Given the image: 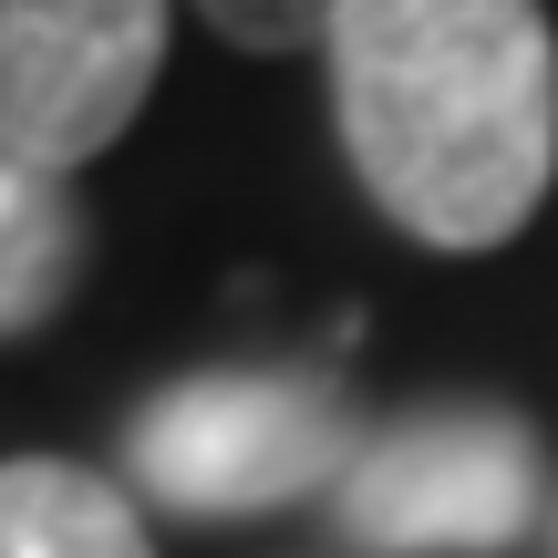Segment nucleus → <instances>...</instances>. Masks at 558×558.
<instances>
[{
	"label": "nucleus",
	"mask_w": 558,
	"mask_h": 558,
	"mask_svg": "<svg viewBox=\"0 0 558 558\" xmlns=\"http://www.w3.org/2000/svg\"><path fill=\"white\" fill-rule=\"evenodd\" d=\"M331 124L362 197L424 248H507L558 177V32L538 0H341Z\"/></svg>",
	"instance_id": "1"
},
{
	"label": "nucleus",
	"mask_w": 558,
	"mask_h": 558,
	"mask_svg": "<svg viewBox=\"0 0 558 558\" xmlns=\"http://www.w3.org/2000/svg\"><path fill=\"white\" fill-rule=\"evenodd\" d=\"M538 435L507 403H414L373 424L352 476L331 486V518L362 558H497L538 527Z\"/></svg>",
	"instance_id": "3"
},
{
	"label": "nucleus",
	"mask_w": 558,
	"mask_h": 558,
	"mask_svg": "<svg viewBox=\"0 0 558 558\" xmlns=\"http://www.w3.org/2000/svg\"><path fill=\"white\" fill-rule=\"evenodd\" d=\"M177 0H0V145L52 177L94 166L166 73Z\"/></svg>",
	"instance_id": "4"
},
{
	"label": "nucleus",
	"mask_w": 558,
	"mask_h": 558,
	"mask_svg": "<svg viewBox=\"0 0 558 558\" xmlns=\"http://www.w3.org/2000/svg\"><path fill=\"white\" fill-rule=\"evenodd\" d=\"M0 558H156V538L114 476L62 456H11L0 465Z\"/></svg>",
	"instance_id": "5"
},
{
	"label": "nucleus",
	"mask_w": 558,
	"mask_h": 558,
	"mask_svg": "<svg viewBox=\"0 0 558 558\" xmlns=\"http://www.w3.org/2000/svg\"><path fill=\"white\" fill-rule=\"evenodd\" d=\"M362 456V424L331 373L248 362V373H186L135 403L124 476L166 518H269V507L331 497Z\"/></svg>",
	"instance_id": "2"
},
{
	"label": "nucleus",
	"mask_w": 558,
	"mask_h": 558,
	"mask_svg": "<svg viewBox=\"0 0 558 558\" xmlns=\"http://www.w3.org/2000/svg\"><path fill=\"white\" fill-rule=\"evenodd\" d=\"M197 21H218L239 52H311L331 41L341 0H197Z\"/></svg>",
	"instance_id": "7"
},
{
	"label": "nucleus",
	"mask_w": 558,
	"mask_h": 558,
	"mask_svg": "<svg viewBox=\"0 0 558 558\" xmlns=\"http://www.w3.org/2000/svg\"><path fill=\"white\" fill-rule=\"evenodd\" d=\"M83 279V207L73 177L0 145V341H32Z\"/></svg>",
	"instance_id": "6"
}]
</instances>
